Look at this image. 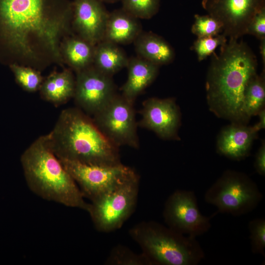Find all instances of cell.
Listing matches in <instances>:
<instances>
[{
  "instance_id": "e0dca14e",
  "label": "cell",
  "mask_w": 265,
  "mask_h": 265,
  "mask_svg": "<svg viewBox=\"0 0 265 265\" xmlns=\"http://www.w3.org/2000/svg\"><path fill=\"white\" fill-rule=\"evenodd\" d=\"M142 31L139 19L122 8L108 14L104 40L127 45L133 43Z\"/></svg>"
},
{
  "instance_id": "2e32d148",
  "label": "cell",
  "mask_w": 265,
  "mask_h": 265,
  "mask_svg": "<svg viewBox=\"0 0 265 265\" xmlns=\"http://www.w3.org/2000/svg\"><path fill=\"white\" fill-rule=\"evenodd\" d=\"M159 67L138 56L129 58L126 67L128 78L121 88V95L133 104L137 96L155 80Z\"/></svg>"
},
{
  "instance_id": "484cf974",
  "label": "cell",
  "mask_w": 265,
  "mask_h": 265,
  "mask_svg": "<svg viewBox=\"0 0 265 265\" xmlns=\"http://www.w3.org/2000/svg\"><path fill=\"white\" fill-rule=\"evenodd\" d=\"M191 32L198 38L214 36L222 32L221 24L209 15H195Z\"/></svg>"
},
{
  "instance_id": "5bb4252c",
  "label": "cell",
  "mask_w": 265,
  "mask_h": 265,
  "mask_svg": "<svg viewBox=\"0 0 265 265\" xmlns=\"http://www.w3.org/2000/svg\"><path fill=\"white\" fill-rule=\"evenodd\" d=\"M73 33L96 45L104 40L108 13L99 0H73Z\"/></svg>"
},
{
  "instance_id": "1f68e13d",
  "label": "cell",
  "mask_w": 265,
  "mask_h": 265,
  "mask_svg": "<svg viewBox=\"0 0 265 265\" xmlns=\"http://www.w3.org/2000/svg\"><path fill=\"white\" fill-rule=\"evenodd\" d=\"M260 43V53L262 57L264 66L265 65V38L261 39Z\"/></svg>"
},
{
  "instance_id": "7c38bea8",
  "label": "cell",
  "mask_w": 265,
  "mask_h": 265,
  "mask_svg": "<svg viewBox=\"0 0 265 265\" xmlns=\"http://www.w3.org/2000/svg\"><path fill=\"white\" fill-rule=\"evenodd\" d=\"M73 98L78 108L93 116L117 94L112 77L106 75L93 65L76 73Z\"/></svg>"
},
{
  "instance_id": "ac0fdd59",
  "label": "cell",
  "mask_w": 265,
  "mask_h": 265,
  "mask_svg": "<svg viewBox=\"0 0 265 265\" xmlns=\"http://www.w3.org/2000/svg\"><path fill=\"white\" fill-rule=\"evenodd\" d=\"M75 86L73 70L63 68L61 71H53L44 78L39 91L43 99L59 106L73 98Z\"/></svg>"
},
{
  "instance_id": "ffe728a7",
  "label": "cell",
  "mask_w": 265,
  "mask_h": 265,
  "mask_svg": "<svg viewBox=\"0 0 265 265\" xmlns=\"http://www.w3.org/2000/svg\"><path fill=\"white\" fill-rule=\"evenodd\" d=\"M133 43L137 56L159 66L171 63L175 58L172 46L153 32L142 31Z\"/></svg>"
},
{
  "instance_id": "ba28073f",
  "label": "cell",
  "mask_w": 265,
  "mask_h": 265,
  "mask_svg": "<svg viewBox=\"0 0 265 265\" xmlns=\"http://www.w3.org/2000/svg\"><path fill=\"white\" fill-rule=\"evenodd\" d=\"M92 119L103 134L116 147L139 148L133 104L122 95L117 93Z\"/></svg>"
},
{
  "instance_id": "9c48e42d",
  "label": "cell",
  "mask_w": 265,
  "mask_h": 265,
  "mask_svg": "<svg viewBox=\"0 0 265 265\" xmlns=\"http://www.w3.org/2000/svg\"><path fill=\"white\" fill-rule=\"evenodd\" d=\"M59 160L84 197L90 201L137 173L133 169L122 162L113 165H91Z\"/></svg>"
},
{
  "instance_id": "f546056e",
  "label": "cell",
  "mask_w": 265,
  "mask_h": 265,
  "mask_svg": "<svg viewBox=\"0 0 265 265\" xmlns=\"http://www.w3.org/2000/svg\"><path fill=\"white\" fill-rule=\"evenodd\" d=\"M254 167L257 172L262 175L265 174V144L264 142L257 152L254 162Z\"/></svg>"
},
{
  "instance_id": "44dd1931",
  "label": "cell",
  "mask_w": 265,
  "mask_h": 265,
  "mask_svg": "<svg viewBox=\"0 0 265 265\" xmlns=\"http://www.w3.org/2000/svg\"><path fill=\"white\" fill-rule=\"evenodd\" d=\"M129 59L118 45L103 40L95 46L93 65L102 73L113 77L127 67Z\"/></svg>"
},
{
  "instance_id": "277c9868",
  "label": "cell",
  "mask_w": 265,
  "mask_h": 265,
  "mask_svg": "<svg viewBox=\"0 0 265 265\" xmlns=\"http://www.w3.org/2000/svg\"><path fill=\"white\" fill-rule=\"evenodd\" d=\"M21 162L27 186L34 194L46 200L87 212L89 203L51 150L47 135L37 138L25 150Z\"/></svg>"
},
{
  "instance_id": "4316f807",
  "label": "cell",
  "mask_w": 265,
  "mask_h": 265,
  "mask_svg": "<svg viewBox=\"0 0 265 265\" xmlns=\"http://www.w3.org/2000/svg\"><path fill=\"white\" fill-rule=\"evenodd\" d=\"M227 41V38L222 33L214 36L198 38L191 49L196 53L198 60L201 61L214 53L218 46L223 45Z\"/></svg>"
},
{
  "instance_id": "7a4b0ae2",
  "label": "cell",
  "mask_w": 265,
  "mask_h": 265,
  "mask_svg": "<svg viewBox=\"0 0 265 265\" xmlns=\"http://www.w3.org/2000/svg\"><path fill=\"white\" fill-rule=\"evenodd\" d=\"M257 70L256 56L242 40L229 39L221 46L218 54L212 53L207 76V99L211 111L234 123L246 122L244 93Z\"/></svg>"
},
{
  "instance_id": "603a6c76",
  "label": "cell",
  "mask_w": 265,
  "mask_h": 265,
  "mask_svg": "<svg viewBox=\"0 0 265 265\" xmlns=\"http://www.w3.org/2000/svg\"><path fill=\"white\" fill-rule=\"evenodd\" d=\"M17 83L25 91L34 92L39 91L44 78L41 71L32 67L12 64L9 66Z\"/></svg>"
},
{
  "instance_id": "f1b7e54d",
  "label": "cell",
  "mask_w": 265,
  "mask_h": 265,
  "mask_svg": "<svg viewBox=\"0 0 265 265\" xmlns=\"http://www.w3.org/2000/svg\"><path fill=\"white\" fill-rule=\"evenodd\" d=\"M246 34L254 35L260 40L265 38V8L252 19L247 29Z\"/></svg>"
},
{
  "instance_id": "30bf717a",
  "label": "cell",
  "mask_w": 265,
  "mask_h": 265,
  "mask_svg": "<svg viewBox=\"0 0 265 265\" xmlns=\"http://www.w3.org/2000/svg\"><path fill=\"white\" fill-rule=\"evenodd\" d=\"M211 216L200 212L194 192L177 189L167 199L163 217L167 226L182 234L196 238L208 232L211 227Z\"/></svg>"
},
{
  "instance_id": "d4e9b609",
  "label": "cell",
  "mask_w": 265,
  "mask_h": 265,
  "mask_svg": "<svg viewBox=\"0 0 265 265\" xmlns=\"http://www.w3.org/2000/svg\"><path fill=\"white\" fill-rule=\"evenodd\" d=\"M123 9L139 19H149L155 15L160 0H121Z\"/></svg>"
},
{
  "instance_id": "7402d4cb",
  "label": "cell",
  "mask_w": 265,
  "mask_h": 265,
  "mask_svg": "<svg viewBox=\"0 0 265 265\" xmlns=\"http://www.w3.org/2000/svg\"><path fill=\"white\" fill-rule=\"evenodd\" d=\"M265 102V72L256 75L249 82L244 93L243 111L248 119L263 108Z\"/></svg>"
},
{
  "instance_id": "9a60e30c",
  "label": "cell",
  "mask_w": 265,
  "mask_h": 265,
  "mask_svg": "<svg viewBox=\"0 0 265 265\" xmlns=\"http://www.w3.org/2000/svg\"><path fill=\"white\" fill-rule=\"evenodd\" d=\"M257 132L253 127L234 123L224 128L217 139V147L220 154L236 160L246 157Z\"/></svg>"
},
{
  "instance_id": "d6986e66",
  "label": "cell",
  "mask_w": 265,
  "mask_h": 265,
  "mask_svg": "<svg viewBox=\"0 0 265 265\" xmlns=\"http://www.w3.org/2000/svg\"><path fill=\"white\" fill-rule=\"evenodd\" d=\"M95 46L73 33L66 36L60 46L64 64L75 73L92 66Z\"/></svg>"
},
{
  "instance_id": "8fae6325",
  "label": "cell",
  "mask_w": 265,
  "mask_h": 265,
  "mask_svg": "<svg viewBox=\"0 0 265 265\" xmlns=\"http://www.w3.org/2000/svg\"><path fill=\"white\" fill-rule=\"evenodd\" d=\"M201 4L221 24L222 34L237 39L246 34L252 19L265 8V0H202Z\"/></svg>"
},
{
  "instance_id": "83f0119b",
  "label": "cell",
  "mask_w": 265,
  "mask_h": 265,
  "mask_svg": "<svg viewBox=\"0 0 265 265\" xmlns=\"http://www.w3.org/2000/svg\"><path fill=\"white\" fill-rule=\"evenodd\" d=\"M248 229L250 233L251 251L254 254L265 256V219L256 218L249 221Z\"/></svg>"
},
{
  "instance_id": "d6a6232c",
  "label": "cell",
  "mask_w": 265,
  "mask_h": 265,
  "mask_svg": "<svg viewBox=\"0 0 265 265\" xmlns=\"http://www.w3.org/2000/svg\"><path fill=\"white\" fill-rule=\"evenodd\" d=\"M101 2H113L118 0H99Z\"/></svg>"
},
{
  "instance_id": "4dcf8cb0",
  "label": "cell",
  "mask_w": 265,
  "mask_h": 265,
  "mask_svg": "<svg viewBox=\"0 0 265 265\" xmlns=\"http://www.w3.org/2000/svg\"><path fill=\"white\" fill-rule=\"evenodd\" d=\"M259 115V121L254 126V129L258 132L265 128V110L263 108L257 114Z\"/></svg>"
},
{
  "instance_id": "5b68a950",
  "label": "cell",
  "mask_w": 265,
  "mask_h": 265,
  "mask_svg": "<svg viewBox=\"0 0 265 265\" xmlns=\"http://www.w3.org/2000/svg\"><path fill=\"white\" fill-rule=\"evenodd\" d=\"M129 234L151 265H197L205 257L196 238L155 221L137 223L129 230Z\"/></svg>"
},
{
  "instance_id": "8992f818",
  "label": "cell",
  "mask_w": 265,
  "mask_h": 265,
  "mask_svg": "<svg viewBox=\"0 0 265 265\" xmlns=\"http://www.w3.org/2000/svg\"><path fill=\"white\" fill-rule=\"evenodd\" d=\"M139 184L136 173L91 201L87 212L98 231L109 233L122 227L136 208Z\"/></svg>"
},
{
  "instance_id": "cb8c5ba5",
  "label": "cell",
  "mask_w": 265,
  "mask_h": 265,
  "mask_svg": "<svg viewBox=\"0 0 265 265\" xmlns=\"http://www.w3.org/2000/svg\"><path fill=\"white\" fill-rule=\"evenodd\" d=\"M105 265H151V264L142 253L137 254L129 248L118 244L112 248L105 262Z\"/></svg>"
},
{
  "instance_id": "52a82bcc",
  "label": "cell",
  "mask_w": 265,
  "mask_h": 265,
  "mask_svg": "<svg viewBox=\"0 0 265 265\" xmlns=\"http://www.w3.org/2000/svg\"><path fill=\"white\" fill-rule=\"evenodd\" d=\"M263 198L256 183L244 173L227 170L206 191L205 201L216 212L240 216L252 211Z\"/></svg>"
},
{
  "instance_id": "4fadbf2b",
  "label": "cell",
  "mask_w": 265,
  "mask_h": 265,
  "mask_svg": "<svg viewBox=\"0 0 265 265\" xmlns=\"http://www.w3.org/2000/svg\"><path fill=\"white\" fill-rule=\"evenodd\" d=\"M140 113L138 126L164 139L178 138L180 113L173 98H148L143 102Z\"/></svg>"
},
{
  "instance_id": "6da1fadb",
  "label": "cell",
  "mask_w": 265,
  "mask_h": 265,
  "mask_svg": "<svg viewBox=\"0 0 265 265\" xmlns=\"http://www.w3.org/2000/svg\"><path fill=\"white\" fill-rule=\"evenodd\" d=\"M72 16L70 0H0V61L64 68L60 46L73 33Z\"/></svg>"
},
{
  "instance_id": "3957f363",
  "label": "cell",
  "mask_w": 265,
  "mask_h": 265,
  "mask_svg": "<svg viewBox=\"0 0 265 265\" xmlns=\"http://www.w3.org/2000/svg\"><path fill=\"white\" fill-rule=\"evenodd\" d=\"M46 135L51 150L60 160L91 165L121 162L119 148L106 138L92 118L78 107L63 110Z\"/></svg>"
}]
</instances>
